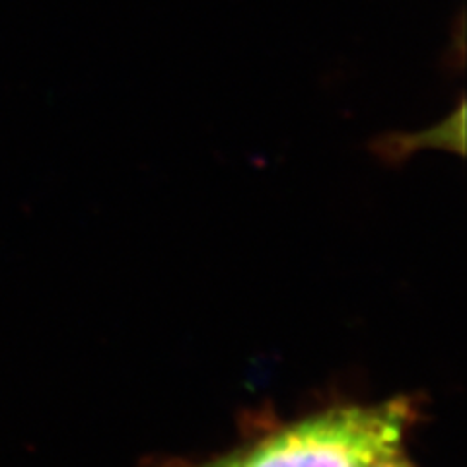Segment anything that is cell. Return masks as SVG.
<instances>
[{"label": "cell", "instance_id": "cell-1", "mask_svg": "<svg viewBox=\"0 0 467 467\" xmlns=\"http://www.w3.org/2000/svg\"><path fill=\"white\" fill-rule=\"evenodd\" d=\"M413 420L407 400L337 407L226 456L183 467H370L401 450Z\"/></svg>", "mask_w": 467, "mask_h": 467}, {"label": "cell", "instance_id": "cell-2", "mask_svg": "<svg viewBox=\"0 0 467 467\" xmlns=\"http://www.w3.org/2000/svg\"><path fill=\"white\" fill-rule=\"evenodd\" d=\"M370 467H413V465L409 463V460L403 456V450H398V451H393V454L376 462Z\"/></svg>", "mask_w": 467, "mask_h": 467}]
</instances>
